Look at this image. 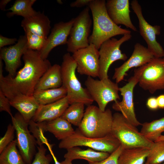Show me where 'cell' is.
I'll return each instance as SVG.
<instances>
[{"label": "cell", "mask_w": 164, "mask_h": 164, "mask_svg": "<svg viewBox=\"0 0 164 164\" xmlns=\"http://www.w3.org/2000/svg\"><path fill=\"white\" fill-rule=\"evenodd\" d=\"M22 57L24 66L14 77L4 76L3 64L0 63V90L9 100L19 94L33 96L40 79L51 66L37 51L28 49Z\"/></svg>", "instance_id": "obj_1"}, {"label": "cell", "mask_w": 164, "mask_h": 164, "mask_svg": "<svg viewBox=\"0 0 164 164\" xmlns=\"http://www.w3.org/2000/svg\"><path fill=\"white\" fill-rule=\"evenodd\" d=\"M106 3L105 0H92L88 6L93 21V31L89 42L98 50L104 42L114 36L131 34L130 31L122 28L112 21L108 14Z\"/></svg>", "instance_id": "obj_2"}, {"label": "cell", "mask_w": 164, "mask_h": 164, "mask_svg": "<svg viewBox=\"0 0 164 164\" xmlns=\"http://www.w3.org/2000/svg\"><path fill=\"white\" fill-rule=\"evenodd\" d=\"M61 67L62 86L67 91L69 104L80 102L87 106L94 100L86 88H84L76 74V62L69 53L64 55Z\"/></svg>", "instance_id": "obj_3"}, {"label": "cell", "mask_w": 164, "mask_h": 164, "mask_svg": "<svg viewBox=\"0 0 164 164\" xmlns=\"http://www.w3.org/2000/svg\"><path fill=\"white\" fill-rule=\"evenodd\" d=\"M113 115L109 109L103 111L98 107L89 105L85 111L78 128L86 137L93 138L104 137L111 133Z\"/></svg>", "instance_id": "obj_4"}, {"label": "cell", "mask_w": 164, "mask_h": 164, "mask_svg": "<svg viewBox=\"0 0 164 164\" xmlns=\"http://www.w3.org/2000/svg\"><path fill=\"white\" fill-rule=\"evenodd\" d=\"M136 127L121 113L113 114L111 133L118 139L124 149L138 147L149 149L154 142L146 138Z\"/></svg>", "instance_id": "obj_5"}, {"label": "cell", "mask_w": 164, "mask_h": 164, "mask_svg": "<svg viewBox=\"0 0 164 164\" xmlns=\"http://www.w3.org/2000/svg\"><path fill=\"white\" fill-rule=\"evenodd\" d=\"M120 145L119 141L111 133L103 138H91L84 135L77 128L71 136L61 140L58 146L60 149H67L74 147L84 146L111 154Z\"/></svg>", "instance_id": "obj_6"}, {"label": "cell", "mask_w": 164, "mask_h": 164, "mask_svg": "<svg viewBox=\"0 0 164 164\" xmlns=\"http://www.w3.org/2000/svg\"><path fill=\"white\" fill-rule=\"evenodd\" d=\"M140 87L152 94L164 90V57H154L134 70Z\"/></svg>", "instance_id": "obj_7"}, {"label": "cell", "mask_w": 164, "mask_h": 164, "mask_svg": "<svg viewBox=\"0 0 164 164\" xmlns=\"http://www.w3.org/2000/svg\"><path fill=\"white\" fill-rule=\"evenodd\" d=\"M84 84L92 98L102 111L105 110L109 102L120 100L118 84L108 78L98 80L88 77Z\"/></svg>", "instance_id": "obj_8"}, {"label": "cell", "mask_w": 164, "mask_h": 164, "mask_svg": "<svg viewBox=\"0 0 164 164\" xmlns=\"http://www.w3.org/2000/svg\"><path fill=\"white\" fill-rule=\"evenodd\" d=\"M90 9L87 6L74 18L67 44L68 53H73L89 45V38L92 22Z\"/></svg>", "instance_id": "obj_9"}, {"label": "cell", "mask_w": 164, "mask_h": 164, "mask_svg": "<svg viewBox=\"0 0 164 164\" xmlns=\"http://www.w3.org/2000/svg\"><path fill=\"white\" fill-rule=\"evenodd\" d=\"M132 37L131 34H125L119 39L112 38L101 44L99 50V71L98 77L100 80L108 78V70L114 62L118 60H126V55L122 53L120 48L123 43L130 40Z\"/></svg>", "instance_id": "obj_10"}, {"label": "cell", "mask_w": 164, "mask_h": 164, "mask_svg": "<svg viewBox=\"0 0 164 164\" xmlns=\"http://www.w3.org/2000/svg\"><path fill=\"white\" fill-rule=\"evenodd\" d=\"M15 131L16 145L26 164H31L36 153V140L29 128L28 122L21 114L16 113L11 117Z\"/></svg>", "instance_id": "obj_11"}, {"label": "cell", "mask_w": 164, "mask_h": 164, "mask_svg": "<svg viewBox=\"0 0 164 164\" xmlns=\"http://www.w3.org/2000/svg\"><path fill=\"white\" fill-rule=\"evenodd\" d=\"M131 5L138 19L140 33L146 42L147 48L155 57H164V50L156 39V36L160 33V26H152L146 21L142 14L141 6L137 0H132Z\"/></svg>", "instance_id": "obj_12"}, {"label": "cell", "mask_w": 164, "mask_h": 164, "mask_svg": "<svg viewBox=\"0 0 164 164\" xmlns=\"http://www.w3.org/2000/svg\"><path fill=\"white\" fill-rule=\"evenodd\" d=\"M77 64V72L93 78L98 77L99 71V50L92 44L80 49L72 55Z\"/></svg>", "instance_id": "obj_13"}, {"label": "cell", "mask_w": 164, "mask_h": 164, "mask_svg": "<svg viewBox=\"0 0 164 164\" xmlns=\"http://www.w3.org/2000/svg\"><path fill=\"white\" fill-rule=\"evenodd\" d=\"M128 82L125 85L119 88V91L122 96V101L114 102L112 108L114 110L120 112L128 122L137 127L142 124L136 117L133 102L134 89L138 83L137 76L134 74Z\"/></svg>", "instance_id": "obj_14"}, {"label": "cell", "mask_w": 164, "mask_h": 164, "mask_svg": "<svg viewBox=\"0 0 164 164\" xmlns=\"http://www.w3.org/2000/svg\"><path fill=\"white\" fill-rule=\"evenodd\" d=\"M155 57L152 53L140 43L135 45L134 49L130 58L119 67L116 68L113 76L118 84L124 80L127 72L131 68L141 67L151 61Z\"/></svg>", "instance_id": "obj_15"}, {"label": "cell", "mask_w": 164, "mask_h": 164, "mask_svg": "<svg viewBox=\"0 0 164 164\" xmlns=\"http://www.w3.org/2000/svg\"><path fill=\"white\" fill-rule=\"evenodd\" d=\"M28 49L25 35L21 36L14 45L0 49V59L4 60L8 75L15 76L21 65V58Z\"/></svg>", "instance_id": "obj_16"}, {"label": "cell", "mask_w": 164, "mask_h": 164, "mask_svg": "<svg viewBox=\"0 0 164 164\" xmlns=\"http://www.w3.org/2000/svg\"><path fill=\"white\" fill-rule=\"evenodd\" d=\"M74 21L73 18L67 22H61L55 24L44 46L39 52L42 59H47L51 51L56 46L67 44Z\"/></svg>", "instance_id": "obj_17"}, {"label": "cell", "mask_w": 164, "mask_h": 164, "mask_svg": "<svg viewBox=\"0 0 164 164\" xmlns=\"http://www.w3.org/2000/svg\"><path fill=\"white\" fill-rule=\"evenodd\" d=\"M106 6L108 14L116 25H123L132 30L137 31L131 19L129 0H108Z\"/></svg>", "instance_id": "obj_18"}, {"label": "cell", "mask_w": 164, "mask_h": 164, "mask_svg": "<svg viewBox=\"0 0 164 164\" xmlns=\"http://www.w3.org/2000/svg\"><path fill=\"white\" fill-rule=\"evenodd\" d=\"M67 97L54 102L40 105L32 120L36 122L48 121L60 117L69 106Z\"/></svg>", "instance_id": "obj_19"}, {"label": "cell", "mask_w": 164, "mask_h": 164, "mask_svg": "<svg viewBox=\"0 0 164 164\" xmlns=\"http://www.w3.org/2000/svg\"><path fill=\"white\" fill-rule=\"evenodd\" d=\"M21 26L24 31L30 32L46 39L51 28L48 17L39 12L32 16L24 18L21 22Z\"/></svg>", "instance_id": "obj_20"}, {"label": "cell", "mask_w": 164, "mask_h": 164, "mask_svg": "<svg viewBox=\"0 0 164 164\" xmlns=\"http://www.w3.org/2000/svg\"><path fill=\"white\" fill-rule=\"evenodd\" d=\"M10 101L11 106L17 110L28 122L32 119L40 105L33 96L19 94Z\"/></svg>", "instance_id": "obj_21"}, {"label": "cell", "mask_w": 164, "mask_h": 164, "mask_svg": "<svg viewBox=\"0 0 164 164\" xmlns=\"http://www.w3.org/2000/svg\"><path fill=\"white\" fill-rule=\"evenodd\" d=\"M64 154L65 159L72 161L76 159H84L88 163L101 161L107 158L110 154L108 152H99L90 148L83 149L78 146L67 149Z\"/></svg>", "instance_id": "obj_22"}, {"label": "cell", "mask_w": 164, "mask_h": 164, "mask_svg": "<svg viewBox=\"0 0 164 164\" xmlns=\"http://www.w3.org/2000/svg\"><path fill=\"white\" fill-rule=\"evenodd\" d=\"M62 85L61 66L56 64L51 66L41 77L35 91L58 88Z\"/></svg>", "instance_id": "obj_23"}, {"label": "cell", "mask_w": 164, "mask_h": 164, "mask_svg": "<svg viewBox=\"0 0 164 164\" xmlns=\"http://www.w3.org/2000/svg\"><path fill=\"white\" fill-rule=\"evenodd\" d=\"M45 129L46 132L51 133L57 139L61 140L70 136L75 132L71 124L61 117L45 121Z\"/></svg>", "instance_id": "obj_24"}, {"label": "cell", "mask_w": 164, "mask_h": 164, "mask_svg": "<svg viewBox=\"0 0 164 164\" xmlns=\"http://www.w3.org/2000/svg\"><path fill=\"white\" fill-rule=\"evenodd\" d=\"M149 149L142 147L123 149L118 159V164H144Z\"/></svg>", "instance_id": "obj_25"}, {"label": "cell", "mask_w": 164, "mask_h": 164, "mask_svg": "<svg viewBox=\"0 0 164 164\" xmlns=\"http://www.w3.org/2000/svg\"><path fill=\"white\" fill-rule=\"evenodd\" d=\"M67 91L63 86L48 89L35 90L33 96L39 105H45L56 102L67 96Z\"/></svg>", "instance_id": "obj_26"}, {"label": "cell", "mask_w": 164, "mask_h": 164, "mask_svg": "<svg viewBox=\"0 0 164 164\" xmlns=\"http://www.w3.org/2000/svg\"><path fill=\"white\" fill-rule=\"evenodd\" d=\"M36 0H16L12 7L5 11H11L7 16L11 17L16 15L26 18L32 16L37 12L32 7Z\"/></svg>", "instance_id": "obj_27"}, {"label": "cell", "mask_w": 164, "mask_h": 164, "mask_svg": "<svg viewBox=\"0 0 164 164\" xmlns=\"http://www.w3.org/2000/svg\"><path fill=\"white\" fill-rule=\"evenodd\" d=\"M141 125V133L148 140L155 142L164 132V117L150 122L144 123Z\"/></svg>", "instance_id": "obj_28"}, {"label": "cell", "mask_w": 164, "mask_h": 164, "mask_svg": "<svg viewBox=\"0 0 164 164\" xmlns=\"http://www.w3.org/2000/svg\"><path fill=\"white\" fill-rule=\"evenodd\" d=\"M17 147L14 140L0 153V164H26Z\"/></svg>", "instance_id": "obj_29"}, {"label": "cell", "mask_w": 164, "mask_h": 164, "mask_svg": "<svg viewBox=\"0 0 164 164\" xmlns=\"http://www.w3.org/2000/svg\"><path fill=\"white\" fill-rule=\"evenodd\" d=\"M70 105L61 117L71 124L78 127L84 116L85 105L80 102L73 103Z\"/></svg>", "instance_id": "obj_30"}, {"label": "cell", "mask_w": 164, "mask_h": 164, "mask_svg": "<svg viewBox=\"0 0 164 164\" xmlns=\"http://www.w3.org/2000/svg\"><path fill=\"white\" fill-rule=\"evenodd\" d=\"M145 163L161 164L164 162V141L154 142L149 149Z\"/></svg>", "instance_id": "obj_31"}, {"label": "cell", "mask_w": 164, "mask_h": 164, "mask_svg": "<svg viewBox=\"0 0 164 164\" xmlns=\"http://www.w3.org/2000/svg\"><path fill=\"white\" fill-rule=\"evenodd\" d=\"M45 124V121L36 122L32 119L28 122L29 130L36 139L39 146L44 144L49 145L47 139L44 135L46 132Z\"/></svg>", "instance_id": "obj_32"}, {"label": "cell", "mask_w": 164, "mask_h": 164, "mask_svg": "<svg viewBox=\"0 0 164 164\" xmlns=\"http://www.w3.org/2000/svg\"><path fill=\"white\" fill-rule=\"evenodd\" d=\"M28 49L40 51L44 46L46 39L28 31H24Z\"/></svg>", "instance_id": "obj_33"}, {"label": "cell", "mask_w": 164, "mask_h": 164, "mask_svg": "<svg viewBox=\"0 0 164 164\" xmlns=\"http://www.w3.org/2000/svg\"><path fill=\"white\" fill-rule=\"evenodd\" d=\"M37 150L31 164H50L53 157L51 154H46L47 149L43 145L38 146Z\"/></svg>", "instance_id": "obj_34"}, {"label": "cell", "mask_w": 164, "mask_h": 164, "mask_svg": "<svg viewBox=\"0 0 164 164\" xmlns=\"http://www.w3.org/2000/svg\"><path fill=\"white\" fill-rule=\"evenodd\" d=\"M15 132L14 126L12 124H9L5 135L0 139V153L14 140Z\"/></svg>", "instance_id": "obj_35"}, {"label": "cell", "mask_w": 164, "mask_h": 164, "mask_svg": "<svg viewBox=\"0 0 164 164\" xmlns=\"http://www.w3.org/2000/svg\"><path fill=\"white\" fill-rule=\"evenodd\" d=\"M123 149L120 145L116 150L103 160L99 162L89 163V164H118L119 156Z\"/></svg>", "instance_id": "obj_36"}, {"label": "cell", "mask_w": 164, "mask_h": 164, "mask_svg": "<svg viewBox=\"0 0 164 164\" xmlns=\"http://www.w3.org/2000/svg\"><path fill=\"white\" fill-rule=\"evenodd\" d=\"M11 106L9 100L0 90V111H5L8 113L11 117L12 116L10 109Z\"/></svg>", "instance_id": "obj_37"}, {"label": "cell", "mask_w": 164, "mask_h": 164, "mask_svg": "<svg viewBox=\"0 0 164 164\" xmlns=\"http://www.w3.org/2000/svg\"><path fill=\"white\" fill-rule=\"evenodd\" d=\"M16 38H8L0 35V49L5 46L15 44L17 41Z\"/></svg>", "instance_id": "obj_38"}, {"label": "cell", "mask_w": 164, "mask_h": 164, "mask_svg": "<svg viewBox=\"0 0 164 164\" xmlns=\"http://www.w3.org/2000/svg\"><path fill=\"white\" fill-rule=\"evenodd\" d=\"M146 105L147 107L151 110H155L159 108L156 97H151L148 99Z\"/></svg>", "instance_id": "obj_39"}, {"label": "cell", "mask_w": 164, "mask_h": 164, "mask_svg": "<svg viewBox=\"0 0 164 164\" xmlns=\"http://www.w3.org/2000/svg\"><path fill=\"white\" fill-rule=\"evenodd\" d=\"M92 0H77L70 4L71 7H81L89 5Z\"/></svg>", "instance_id": "obj_40"}, {"label": "cell", "mask_w": 164, "mask_h": 164, "mask_svg": "<svg viewBox=\"0 0 164 164\" xmlns=\"http://www.w3.org/2000/svg\"><path fill=\"white\" fill-rule=\"evenodd\" d=\"M156 99L159 108L164 109V94L159 95Z\"/></svg>", "instance_id": "obj_41"}, {"label": "cell", "mask_w": 164, "mask_h": 164, "mask_svg": "<svg viewBox=\"0 0 164 164\" xmlns=\"http://www.w3.org/2000/svg\"><path fill=\"white\" fill-rule=\"evenodd\" d=\"M11 0H2L0 1V9L3 11L6 9L5 7L7 4L11 1Z\"/></svg>", "instance_id": "obj_42"}, {"label": "cell", "mask_w": 164, "mask_h": 164, "mask_svg": "<svg viewBox=\"0 0 164 164\" xmlns=\"http://www.w3.org/2000/svg\"><path fill=\"white\" fill-rule=\"evenodd\" d=\"M49 149H50V151L51 152V154L52 155L53 157V160H54L55 164H61V162H60L58 161L57 158H56V156L55 155L53 151H52L51 149V148H49Z\"/></svg>", "instance_id": "obj_43"}, {"label": "cell", "mask_w": 164, "mask_h": 164, "mask_svg": "<svg viewBox=\"0 0 164 164\" xmlns=\"http://www.w3.org/2000/svg\"><path fill=\"white\" fill-rule=\"evenodd\" d=\"M61 164H73L72 161L65 159V160L61 162Z\"/></svg>", "instance_id": "obj_44"}, {"label": "cell", "mask_w": 164, "mask_h": 164, "mask_svg": "<svg viewBox=\"0 0 164 164\" xmlns=\"http://www.w3.org/2000/svg\"><path fill=\"white\" fill-rule=\"evenodd\" d=\"M160 141H164V135H161L158 138L155 142H156Z\"/></svg>", "instance_id": "obj_45"}, {"label": "cell", "mask_w": 164, "mask_h": 164, "mask_svg": "<svg viewBox=\"0 0 164 164\" xmlns=\"http://www.w3.org/2000/svg\"><path fill=\"white\" fill-rule=\"evenodd\" d=\"M145 164H147V163H145ZM164 164V163H162V164Z\"/></svg>", "instance_id": "obj_46"}]
</instances>
